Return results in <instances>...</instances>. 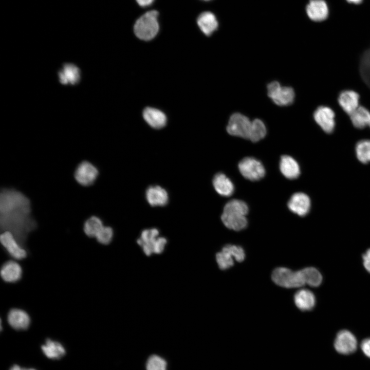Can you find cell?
<instances>
[{"label":"cell","instance_id":"6da1fadb","mask_svg":"<svg viewBox=\"0 0 370 370\" xmlns=\"http://www.w3.org/2000/svg\"><path fill=\"white\" fill-rule=\"evenodd\" d=\"M0 225L3 231L11 232L22 244L35 228L36 223L31 215L30 201L24 194L12 188L1 190Z\"/></svg>","mask_w":370,"mask_h":370},{"label":"cell","instance_id":"7a4b0ae2","mask_svg":"<svg viewBox=\"0 0 370 370\" xmlns=\"http://www.w3.org/2000/svg\"><path fill=\"white\" fill-rule=\"evenodd\" d=\"M248 212V206L244 201L232 199L225 206L221 219L228 228L240 231L247 226V220L246 216Z\"/></svg>","mask_w":370,"mask_h":370},{"label":"cell","instance_id":"3957f363","mask_svg":"<svg viewBox=\"0 0 370 370\" xmlns=\"http://www.w3.org/2000/svg\"><path fill=\"white\" fill-rule=\"evenodd\" d=\"M158 15V12L154 10L141 15L134 26L136 36L144 41H149L155 38L159 29Z\"/></svg>","mask_w":370,"mask_h":370},{"label":"cell","instance_id":"277c9868","mask_svg":"<svg viewBox=\"0 0 370 370\" xmlns=\"http://www.w3.org/2000/svg\"><path fill=\"white\" fill-rule=\"evenodd\" d=\"M271 278L276 284L285 288H298L306 284L301 270L293 271L286 267H278L272 271Z\"/></svg>","mask_w":370,"mask_h":370},{"label":"cell","instance_id":"5b68a950","mask_svg":"<svg viewBox=\"0 0 370 370\" xmlns=\"http://www.w3.org/2000/svg\"><path fill=\"white\" fill-rule=\"evenodd\" d=\"M245 258V253L243 248L236 245H227L216 254L217 263L221 270L227 269L233 266V259L242 262Z\"/></svg>","mask_w":370,"mask_h":370},{"label":"cell","instance_id":"8992f818","mask_svg":"<svg viewBox=\"0 0 370 370\" xmlns=\"http://www.w3.org/2000/svg\"><path fill=\"white\" fill-rule=\"evenodd\" d=\"M267 94L272 101L279 106H288L294 101L295 94L293 88L282 86L279 82L272 81L267 85Z\"/></svg>","mask_w":370,"mask_h":370},{"label":"cell","instance_id":"52a82bcc","mask_svg":"<svg viewBox=\"0 0 370 370\" xmlns=\"http://www.w3.org/2000/svg\"><path fill=\"white\" fill-rule=\"evenodd\" d=\"M251 122L246 116L238 113H234L229 118L227 131L231 135L248 139Z\"/></svg>","mask_w":370,"mask_h":370},{"label":"cell","instance_id":"ba28073f","mask_svg":"<svg viewBox=\"0 0 370 370\" xmlns=\"http://www.w3.org/2000/svg\"><path fill=\"white\" fill-rule=\"evenodd\" d=\"M238 169L245 178L251 181L261 179L265 174L262 163L253 157H248L242 159L238 164Z\"/></svg>","mask_w":370,"mask_h":370},{"label":"cell","instance_id":"9c48e42d","mask_svg":"<svg viewBox=\"0 0 370 370\" xmlns=\"http://www.w3.org/2000/svg\"><path fill=\"white\" fill-rule=\"evenodd\" d=\"M98 175L99 171L97 168L88 161H83L79 163L74 173V177L77 182L85 187L92 185Z\"/></svg>","mask_w":370,"mask_h":370},{"label":"cell","instance_id":"30bf717a","mask_svg":"<svg viewBox=\"0 0 370 370\" xmlns=\"http://www.w3.org/2000/svg\"><path fill=\"white\" fill-rule=\"evenodd\" d=\"M0 240L5 250L14 259L22 260L27 256L26 250L11 232L3 231L1 235Z\"/></svg>","mask_w":370,"mask_h":370},{"label":"cell","instance_id":"8fae6325","mask_svg":"<svg viewBox=\"0 0 370 370\" xmlns=\"http://www.w3.org/2000/svg\"><path fill=\"white\" fill-rule=\"evenodd\" d=\"M58 76L59 81L62 85L75 86L81 81V71L75 64L65 62L62 64L59 69Z\"/></svg>","mask_w":370,"mask_h":370},{"label":"cell","instance_id":"7c38bea8","mask_svg":"<svg viewBox=\"0 0 370 370\" xmlns=\"http://www.w3.org/2000/svg\"><path fill=\"white\" fill-rule=\"evenodd\" d=\"M334 347L336 351L340 354L344 355L351 354L357 349V339L349 331L342 330L337 335Z\"/></svg>","mask_w":370,"mask_h":370},{"label":"cell","instance_id":"4fadbf2b","mask_svg":"<svg viewBox=\"0 0 370 370\" xmlns=\"http://www.w3.org/2000/svg\"><path fill=\"white\" fill-rule=\"evenodd\" d=\"M335 114L329 107L321 106L313 113V118L317 123L327 133L333 132L335 127Z\"/></svg>","mask_w":370,"mask_h":370},{"label":"cell","instance_id":"5bb4252c","mask_svg":"<svg viewBox=\"0 0 370 370\" xmlns=\"http://www.w3.org/2000/svg\"><path fill=\"white\" fill-rule=\"evenodd\" d=\"M288 208L295 214L303 216L306 215L310 208V200L305 193L299 192L292 195L288 202Z\"/></svg>","mask_w":370,"mask_h":370},{"label":"cell","instance_id":"9a60e30c","mask_svg":"<svg viewBox=\"0 0 370 370\" xmlns=\"http://www.w3.org/2000/svg\"><path fill=\"white\" fill-rule=\"evenodd\" d=\"M306 10L309 18L315 22L326 20L329 13L328 7L324 0H310Z\"/></svg>","mask_w":370,"mask_h":370},{"label":"cell","instance_id":"2e32d148","mask_svg":"<svg viewBox=\"0 0 370 370\" xmlns=\"http://www.w3.org/2000/svg\"><path fill=\"white\" fill-rule=\"evenodd\" d=\"M359 95L352 90H345L339 94L338 101L343 110L348 115L359 107Z\"/></svg>","mask_w":370,"mask_h":370},{"label":"cell","instance_id":"e0dca14e","mask_svg":"<svg viewBox=\"0 0 370 370\" xmlns=\"http://www.w3.org/2000/svg\"><path fill=\"white\" fill-rule=\"evenodd\" d=\"M7 321L13 328L16 330H25L30 325V318L25 311L18 308H13L8 313Z\"/></svg>","mask_w":370,"mask_h":370},{"label":"cell","instance_id":"ac0fdd59","mask_svg":"<svg viewBox=\"0 0 370 370\" xmlns=\"http://www.w3.org/2000/svg\"><path fill=\"white\" fill-rule=\"evenodd\" d=\"M145 197L152 206H163L169 201L168 192L159 186L149 187L145 192Z\"/></svg>","mask_w":370,"mask_h":370},{"label":"cell","instance_id":"d6986e66","mask_svg":"<svg viewBox=\"0 0 370 370\" xmlns=\"http://www.w3.org/2000/svg\"><path fill=\"white\" fill-rule=\"evenodd\" d=\"M22 275V267L15 261L6 262L3 264L1 269V278L6 282H16L20 280Z\"/></svg>","mask_w":370,"mask_h":370},{"label":"cell","instance_id":"ffe728a7","mask_svg":"<svg viewBox=\"0 0 370 370\" xmlns=\"http://www.w3.org/2000/svg\"><path fill=\"white\" fill-rule=\"evenodd\" d=\"M294 302L296 306L302 311H309L316 305V298L309 290L301 289L294 295Z\"/></svg>","mask_w":370,"mask_h":370},{"label":"cell","instance_id":"44dd1931","mask_svg":"<svg viewBox=\"0 0 370 370\" xmlns=\"http://www.w3.org/2000/svg\"><path fill=\"white\" fill-rule=\"evenodd\" d=\"M197 25L207 36L211 35L218 28V22L215 15L209 11L200 13L197 18Z\"/></svg>","mask_w":370,"mask_h":370},{"label":"cell","instance_id":"7402d4cb","mask_svg":"<svg viewBox=\"0 0 370 370\" xmlns=\"http://www.w3.org/2000/svg\"><path fill=\"white\" fill-rule=\"evenodd\" d=\"M143 117L145 121L152 127L161 128L166 123L165 114L157 109L147 107L143 112Z\"/></svg>","mask_w":370,"mask_h":370},{"label":"cell","instance_id":"603a6c76","mask_svg":"<svg viewBox=\"0 0 370 370\" xmlns=\"http://www.w3.org/2000/svg\"><path fill=\"white\" fill-rule=\"evenodd\" d=\"M280 168L283 175L290 179L297 178L300 174L299 164L292 157L288 155L281 157Z\"/></svg>","mask_w":370,"mask_h":370},{"label":"cell","instance_id":"cb8c5ba5","mask_svg":"<svg viewBox=\"0 0 370 370\" xmlns=\"http://www.w3.org/2000/svg\"><path fill=\"white\" fill-rule=\"evenodd\" d=\"M213 185L216 191L223 196H230L234 192L232 181L221 173L216 174L213 179Z\"/></svg>","mask_w":370,"mask_h":370},{"label":"cell","instance_id":"d4e9b609","mask_svg":"<svg viewBox=\"0 0 370 370\" xmlns=\"http://www.w3.org/2000/svg\"><path fill=\"white\" fill-rule=\"evenodd\" d=\"M41 348L44 355L52 359H60L66 353L64 347L60 343L49 339L46 341Z\"/></svg>","mask_w":370,"mask_h":370},{"label":"cell","instance_id":"484cf974","mask_svg":"<svg viewBox=\"0 0 370 370\" xmlns=\"http://www.w3.org/2000/svg\"><path fill=\"white\" fill-rule=\"evenodd\" d=\"M355 127L363 128L370 123V112L363 106H360L349 115Z\"/></svg>","mask_w":370,"mask_h":370},{"label":"cell","instance_id":"4316f807","mask_svg":"<svg viewBox=\"0 0 370 370\" xmlns=\"http://www.w3.org/2000/svg\"><path fill=\"white\" fill-rule=\"evenodd\" d=\"M103 226V221L100 218L96 216H92L85 221L83 230L87 236L96 237Z\"/></svg>","mask_w":370,"mask_h":370},{"label":"cell","instance_id":"83f0119b","mask_svg":"<svg viewBox=\"0 0 370 370\" xmlns=\"http://www.w3.org/2000/svg\"><path fill=\"white\" fill-rule=\"evenodd\" d=\"M267 133L266 126L262 120L255 119L252 121L248 139L256 142L264 138Z\"/></svg>","mask_w":370,"mask_h":370},{"label":"cell","instance_id":"f1b7e54d","mask_svg":"<svg viewBox=\"0 0 370 370\" xmlns=\"http://www.w3.org/2000/svg\"><path fill=\"white\" fill-rule=\"evenodd\" d=\"M305 284L311 287H318L322 283V276L314 267H306L301 270Z\"/></svg>","mask_w":370,"mask_h":370},{"label":"cell","instance_id":"f546056e","mask_svg":"<svg viewBox=\"0 0 370 370\" xmlns=\"http://www.w3.org/2000/svg\"><path fill=\"white\" fill-rule=\"evenodd\" d=\"M356 153L361 162L367 163L370 162V140L359 141L356 146Z\"/></svg>","mask_w":370,"mask_h":370},{"label":"cell","instance_id":"4dcf8cb0","mask_svg":"<svg viewBox=\"0 0 370 370\" xmlns=\"http://www.w3.org/2000/svg\"><path fill=\"white\" fill-rule=\"evenodd\" d=\"M360 71L363 80L370 87V48L365 51L361 57Z\"/></svg>","mask_w":370,"mask_h":370},{"label":"cell","instance_id":"1f68e13d","mask_svg":"<svg viewBox=\"0 0 370 370\" xmlns=\"http://www.w3.org/2000/svg\"><path fill=\"white\" fill-rule=\"evenodd\" d=\"M159 236V231L156 228L145 229L142 231L137 243L140 246L144 244H150L153 246L154 243Z\"/></svg>","mask_w":370,"mask_h":370},{"label":"cell","instance_id":"d6a6232c","mask_svg":"<svg viewBox=\"0 0 370 370\" xmlns=\"http://www.w3.org/2000/svg\"><path fill=\"white\" fill-rule=\"evenodd\" d=\"M166 361L156 355L151 356L146 363V370H166Z\"/></svg>","mask_w":370,"mask_h":370},{"label":"cell","instance_id":"836d02e7","mask_svg":"<svg viewBox=\"0 0 370 370\" xmlns=\"http://www.w3.org/2000/svg\"><path fill=\"white\" fill-rule=\"evenodd\" d=\"M114 232L108 226H103L96 236L97 241L103 245L109 244L113 237Z\"/></svg>","mask_w":370,"mask_h":370},{"label":"cell","instance_id":"e575fe53","mask_svg":"<svg viewBox=\"0 0 370 370\" xmlns=\"http://www.w3.org/2000/svg\"><path fill=\"white\" fill-rule=\"evenodd\" d=\"M166 243L167 240L165 238L159 236L156 239L153 245L154 253H161L164 251Z\"/></svg>","mask_w":370,"mask_h":370},{"label":"cell","instance_id":"d590c367","mask_svg":"<svg viewBox=\"0 0 370 370\" xmlns=\"http://www.w3.org/2000/svg\"><path fill=\"white\" fill-rule=\"evenodd\" d=\"M361 348L363 353L370 358V338L363 340L361 344Z\"/></svg>","mask_w":370,"mask_h":370},{"label":"cell","instance_id":"8d00e7d4","mask_svg":"<svg viewBox=\"0 0 370 370\" xmlns=\"http://www.w3.org/2000/svg\"><path fill=\"white\" fill-rule=\"evenodd\" d=\"M362 258L364 267L370 273V249L365 252L363 255Z\"/></svg>","mask_w":370,"mask_h":370},{"label":"cell","instance_id":"74e56055","mask_svg":"<svg viewBox=\"0 0 370 370\" xmlns=\"http://www.w3.org/2000/svg\"><path fill=\"white\" fill-rule=\"evenodd\" d=\"M154 1V0H136L138 4L142 7H146L150 6Z\"/></svg>","mask_w":370,"mask_h":370},{"label":"cell","instance_id":"f35d334b","mask_svg":"<svg viewBox=\"0 0 370 370\" xmlns=\"http://www.w3.org/2000/svg\"><path fill=\"white\" fill-rule=\"evenodd\" d=\"M10 370H22V368L17 365H14L11 367Z\"/></svg>","mask_w":370,"mask_h":370},{"label":"cell","instance_id":"ab89813d","mask_svg":"<svg viewBox=\"0 0 370 370\" xmlns=\"http://www.w3.org/2000/svg\"><path fill=\"white\" fill-rule=\"evenodd\" d=\"M22 370H36L34 368H22Z\"/></svg>","mask_w":370,"mask_h":370},{"label":"cell","instance_id":"60d3db41","mask_svg":"<svg viewBox=\"0 0 370 370\" xmlns=\"http://www.w3.org/2000/svg\"><path fill=\"white\" fill-rule=\"evenodd\" d=\"M203 1H211V0H203Z\"/></svg>","mask_w":370,"mask_h":370},{"label":"cell","instance_id":"b9f144b4","mask_svg":"<svg viewBox=\"0 0 370 370\" xmlns=\"http://www.w3.org/2000/svg\"><path fill=\"white\" fill-rule=\"evenodd\" d=\"M368 126H369V127H370V123H369V124Z\"/></svg>","mask_w":370,"mask_h":370}]
</instances>
